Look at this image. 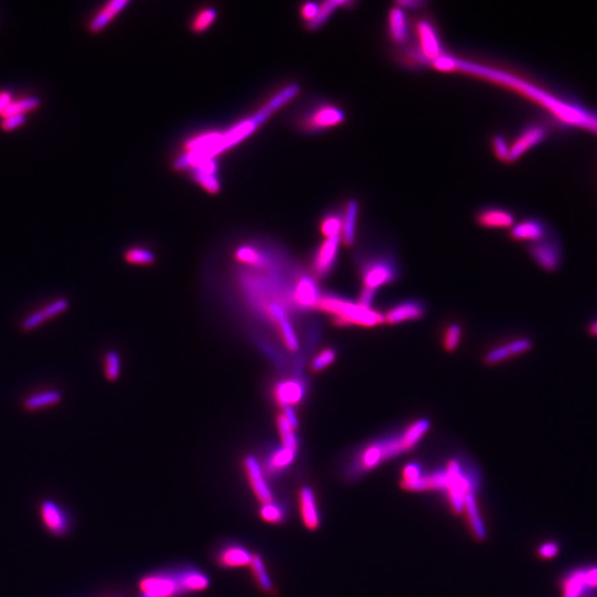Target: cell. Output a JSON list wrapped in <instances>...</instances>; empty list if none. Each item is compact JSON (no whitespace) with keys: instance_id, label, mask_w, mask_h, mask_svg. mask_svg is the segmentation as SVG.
Segmentation results:
<instances>
[{"instance_id":"11","label":"cell","mask_w":597,"mask_h":597,"mask_svg":"<svg viewBox=\"0 0 597 597\" xmlns=\"http://www.w3.org/2000/svg\"><path fill=\"white\" fill-rule=\"evenodd\" d=\"M547 136V128L542 125H532L523 130L520 135L510 145L509 159L508 162H515L529 149H532L536 144L541 143Z\"/></svg>"},{"instance_id":"17","label":"cell","mask_w":597,"mask_h":597,"mask_svg":"<svg viewBox=\"0 0 597 597\" xmlns=\"http://www.w3.org/2000/svg\"><path fill=\"white\" fill-rule=\"evenodd\" d=\"M299 507L301 519L308 530L314 531L320 526V513L316 504V494L310 487L305 486L299 492Z\"/></svg>"},{"instance_id":"53","label":"cell","mask_w":597,"mask_h":597,"mask_svg":"<svg viewBox=\"0 0 597 597\" xmlns=\"http://www.w3.org/2000/svg\"><path fill=\"white\" fill-rule=\"evenodd\" d=\"M422 5V1H401V3H397L398 7H401V8L404 9V10H405V9L406 8L415 9Z\"/></svg>"},{"instance_id":"37","label":"cell","mask_w":597,"mask_h":597,"mask_svg":"<svg viewBox=\"0 0 597 597\" xmlns=\"http://www.w3.org/2000/svg\"><path fill=\"white\" fill-rule=\"evenodd\" d=\"M343 217L339 215H329L324 218L321 223V233L325 238L339 237L342 235Z\"/></svg>"},{"instance_id":"48","label":"cell","mask_w":597,"mask_h":597,"mask_svg":"<svg viewBox=\"0 0 597 597\" xmlns=\"http://www.w3.org/2000/svg\"><path fill=\"white\" fill-rule=\"evenodd\" d=\"M559 553V545L554 542H547L539 547V555L542 559H552Z\"/></svg>"},{"instance_id":"44","label":"cell","mask_w":597,"mask_h":597,"mask_svg":"<svg viewBox=\"0 0 597 597\" xmlns=\"http://www.w3.org/2000/svg\"><path fill=\"white\" fill-rule=\"evenodd\" d=\"M456 57L449 56L447 53H443L430 64L438 71L456 72Z\"/></svg>"},{"instance_id":"15","label":"cell","mask_w":597,"mask_h":597,"mask_svg":"<svg viewBox=\"0 0 597 597\" xmlns=\"http://www.w3.org/2000/svg\"><path fill=\"white\" fill-rule=\"evenodd\" d=\"M562 597H583L589 591H593L587 575V568L570 570L561 582Z\"/></svg>"},{"instance_id":"32","label":"cell","mask_w":597,"mask_h":597,"mask_svg":"<svg viewBox=\"0 0 597 597\" xmlns=\"http://www.w3.org/2000/svg\"><path fill=\"white\" fill-rule=\"evenodd\" d=\"M348 5H351L350 1H341V0H330V1H325V3L320 5V8H318V15H316V18H314L312 22H309L307 26H308L310 29H316V28H318V27L322 26L324 22H327L332 13H334L337 8H340V7H346V6Z\"/></svg>"},{"instance_id":"43","label":"cell","mask_w":597,"mask_h":597,"mask_svg":"<svg viewBox=\"0 0 597 597\" xmlns=\"http://www.w3.org/2000/svg\"><path fill=\"white\" fill-rule=\"evenodd\" d=\"M237 260L244 265H259L263 263V258L259 252L253 248L242 247L236 251Z\"/></svg>"},{"instance_id":"49","label":"cell","mask_w":597,"mask_h":597,"mask_svg":"<svg viewBox=\"0 0 597 597\" xmlns=\"http://www.w3.org/2000/svg\"><path fill=\"white\" fill-rule=\"evenodd\" d=\"M318 8H320V5L316 3H307L303 5L302 8H301V15H302L303 19L307 20L308 24L312 22L318 15Z\"/></svg>"},{"instance_id":"22","label":"cell","mask_w":597,"mask_h":597,"mask_svg":"<svg viewBox=\"0 0 597 597\" xmlns=\"http://www.w3.org/2000/svg\"><path fill=\"white\" fill-rule=\"evenodd\" d=\"M510 235L515 240L533 242L536 244L545 239L547 229L541 221L529 219L513 226Z\"/></svg>"},{"instance_id":"3","label":"cell","mask_w":597,"mask_h":597,"mask_svg":"<svg viewBox=\"0 0 597 597\" xmlns=\"http://www.w3.org/2000/svg\"><path fill=\"white\" fill-rule=\"evenodd\" d=\"M300 91V87L297 84H291L284 90L280 91L274 98H271L270 101L267 103V105L263 106L260 111L258 112L257 115L249 117L240 124L234 126L228 132L221 135L219 140L216 142L215 145L208 149L207 151L202 152V153H187V154L178 159L174 163V168L176 170H184V168H191L193 165L205 159H214L218 154H221L229 147L236 145L239 142L242 141L244 138L250 135L259 125L263 124L265 119H268L271 115H274V112L289 102L291 98H295L297 93Z\"/></svg>"},{"instance_id":"9","label":"cell","mask_w":597,"mask_h":597,"mask_svg":"<svg viewBox=\"0 0 597 597\" xmlns=\"http://www.w3.org/2000/svg\"><path fill=\"white\" fill-rule=\"evenodd\" d=\"M345 119V113L342 109L335 105L318 106L305 119L304 126L307 130L320 131L341 124Z\"/></svg>"},{"instance_id":"8","label":"cell","mask_w":597,"mask_h":597,"mask_svg":"<svg viewBox=\"0 0 597 597\" xmlns=\"http://www.w3.org/2000/svg\"><path fill=\"white\" fill-rule=\"evenodd\" d=\"M244 473L247 475L250 488L258 501L263 504L274 502V494L267 482L260 462L255 456L249 455L244 459Z\"/></svg>"},{"instance_id":"14","label":"cell","mask_w":597,"mask_h":597,"mask_svg":"<svg viewBox=\"0 0 597 597\" xmlns=\"http://www.w3.org/2000/svg\"><path fill=\"white\" fill-rule=\"evenodd\" d=\"M40 515L45 528L56 536H64L69 529V520L56 502L45 500L40 507Z\"/></svg>"},{"instance_id":"38","label":"cell","mask_w":597,"mask_h":597,"mask_svg":"<svg viewBox=\"0 0 597 597\" xmlns=\"http://www.w3.org/2000/svg\"><path fill=\"white\" fill-rule=\"evenodd\" d=\"M193 176H194L195 181L202 187H204L210 194H217L218 191H221V184H219L215 174L194 170Z\"/></svg>"},{"instance_id":"13","label":"cell","mask_w":597,"mask_h":597,"mask_svg":"<svg viewBox=\"0 0 597 597\" xmlns=\"http://www.w3.org/2000/svg\"><path fill=\"white\" fill-rule=\"evenodd\" d=\"M69 307V301L66 299H58V300L45 305V308L40 309L39 311H36L29 316L24 318L22 324H20V327L24 332L35 331L36 329L41 327L43 323L49 321L51 318H56V316L66 312Z\"/></svg>"},{"instance_id":"2","label":"cell","mask_w":597,"mask_h":597,"mask_svg":"<svg viewBox=\"0 0 597 597\" xmlns=\"http://www.w3.org/2000/svg\"><path fill=\"white\" fill-rule=\"evenodd\" d=\"M430 428V422L427 418H420L411 422L408 427L401 430V433L383 437L373 441L358 451L348 466V473L350 477H358L363 473L374 469L382 462L392 459L394 457L411 450L420 443Z\"/></svg>"},{"instance_id":"25","label":"cell","mask_w":597,"mask_h":597,"mask_svg":"<svg viewBox=\"0 0 597 597\" xmlns=\"http://www.w3.org/2000/svg\"><path fill=\"white\" fill-rule=\"evenodd\" d=\"M253 554L240 545H229L221 550L218 562L223 568H236L250 566Z\"/></svg>"},{"instance_id":"20","label":"cell","mask_w":597,"mask_h":597,"mask_svg":"<svg viewBox=\"0 0 597 597\" xmlns=\"http://www.w3.org/2000/svg\"><path fill=\"white\" fill-rule=\"evenodd\" d=\"M304 385L301 381L297 380L283 381L274 388V398L282 408L300 403L304 397Z\"/></svg>"},{"instance_id":"51","label":"cell","mask_w":597,"mask_h":597,"mask_svg":"<svg viewBox=\"0 0 597 597\" xmlns=\"http://www.w3.org/2000/svg\"><path fill=\"white\" fill-rule=\"evenodd\" d=\"M281 415L283 416L284 420H287L288 424L290 425V427L292 429H297L299 420H297V414H295L293 406L283 407V411H282Z\"/></svg>"},{"instance_id":"55","label":"cell","mask_w":597,"mask_h":597,"mask_svg":"<svg viewBox=\"0 0 597 597\" xmlns=\"http://www.w3.org/2000/svg\"><path fill=\"white\" fill-rule=\"evenodd\" d=\"M117 597H121V596H117Z\"/></svg>"},{"instance_id":"36","label":"cell","mask_w":597,"mask_h":597,"mask_svg":"<svg viewBox=\"0 0 597 597\" xmlns=\"http://www.w3.org/2000/svg\"><path fill=\"white\" fill-rule=\"evenodd\" d=\"M121 373V361L115 351H110L104 358V374L110 382H115Z\"/></svg>"},{"instance_id":"26","label":"cell","mask_w":597,"mask_h":597,"mask_svg":"<svg viewBox=\"0 0 597 597\" xmlns=\"http://www.w3.org/2000/svg\"><path fill=\"white\" fill-rule=\"evenodd\" d=\"M64 395L58 390H49L40 393L28 396L22 401V408L24 411L34 413V411H41V409L49 408V407L57 406L61 403Z\"/></svg>"},{"instance_id":"6","label":"cell","mask_w":597,"mask_h":597,"mask_svg":"<svg viewBox=\"0 0 597 597\" xmlns=\"http://www.w3.org/2000/svg\"><path fill=\"white\" fill-rule=\"evenodd\" d=\"M361 276L364 287L377 291L385 284L395 281L398 277V267L395 260L388 256L371 258L362 263Z\"/></svg>"},{"instance_id":"33","label":"cell","mask_w":597,"mask_h":597,"mask_svg":"<svg viewBox=\"0 0 597 597\" xmlns=\"http://www.w3.org/2000/svg\"><path fill=\"white\" fill-rule=\"evenodd\" d=\"M39 98L36 96H30V98H22L19 101L11 102L10 105L6 109L3 115L1 117H9V115H24L28 112L35 111L40 106Z\"/></svg>"},{"instance_id":"18","label":"cell","mask_w":597,"mask_h":597,"mask_svg":"<svg viewBox=\"0 0 597 597\" xmlns=\"http://www.w3.org/2000/svg\"><path fill=\"white\" fill-rule=\"evenodd\" d=\"M425 314V305L417 300L404 301L390 309L384 314L385 322L388 324H397L401 322L418 320Z\"/></svg>"},{"instance_id":"23","label":"cell","mask_w":597,"mask_h":597,"mask_svg":"<svg viewBox=\"0 0 597 597\" xmlns=\"http://www.w3.org/2000/svg\"><path fill=\"white\" fill-rule=\"evenodd\" d=\"M390 36L396 45H404L408 39L409 24L406 13L401 7H394L388 13Z\"/></svg>"},{"instance_id":"27","label":"cell","mask_w":597,"mask_h":597,"mask_svg":"<svg viewBox=\"0 0 597 597\" xmlns=\"http://www.w3.org/2000/svg\"><path fill=\"white\" fill-rule=\"evenodd\" d=\"M128 5V0H112L108 5L91 20L89 29L92 34L102 31L110 22L122 11L125 6Z\"/></svg>"},{"instance_id":"30","label":"cell","mask_w":597,"mask_h":597,"mask_svg":"<svg viewBox=\"0 0 597 597\" xmlns=\"http://www.w3.org/2000/svg\"><path fill=\"white\" fill-rule=\"evenodd\" d=\"M297 454V450H295V449L281 446V448L277 449L269 457L267 467L272 473H278V471L287 469L288 467L291 466L292 462H295Z\"/></svg>"},{"instance_id":"1","label":"cell","mask_w":597,"mask_h":597,"mask_svg":"<svg viewBox=\"0 0 597 597\" xmlns=\"http://www.w3.org/2000/svg\"><path fill=\"white\" fill-rule=\"evenodd\" d=\"M456 72H462L466 75L486 79L490 82L511 89L521 96H526L539 104L563 123L575 125V126L597 133V115L582 109L580 106L566 103L560 98H555L551 93L536 87L533 83L528 82L526 80L511 75L509 72L501 71L489 66L466 61L458 58L456 59Z\"/></svg>"},{"instance_id":"52","label":"cell","mask_w":597,"mask_h":597,"mask_svg":"<svg viewBox=\"0 0 597 597\" xmlns=\"http://www.w3.org/2000/svg\"><path fill=\"white\" fill-rule=\"evenodd\" d=\"M11 102H13V98H11L10 93H0V115H3V112L10 105Z\"/></svg>"},{"instance_id":"39","label":"cell","mask_w":597,"mask_h":597,"mask_svg":"<svg viewBox=\"0 0 597 597\" xmlns=\"http://www.w3.org/2000/svg\"><path fill=\"white\" fill-rule=\"evenodd\" d=\"M216 10L214 8H206L200 13H197L194 20L191 22V29L195 32H202L207 29L208 27L215 22Z\"/></svg>"},{"instance_id":"28","label":"cell","mask_w":597,"mask_h":597,"mask_svg":"<svg viewBox=\"0 0 597 597\" xmlns=\"http://www.w3.org/2000/svg\"><path fill=\"white\" fill-rule=\"evenodd\" d=\"M358 217V204L355 199L348 202L343 215L342 238L343 244L351 247L355 242L356 223Z\"/></svg>"},{"instance_id":"35","label":"cell","mask_w":597,"mask_h":597,"mask_svg":"<svg viewBox=\"0 0 597 597\" xmlns=\"http://www.w3.org/2000/svg\"><path fill=\"white\" fill-rule=\"evenodd\" d=\"M125 260L131 265H149L155 261V256L144 248H131L125 252Z\"/></svg>"},{"instance_id":"45","label":"cell","mask_w":597,"mask_h":597,"mask_svg":"<svg viewBox=\"0 0 597 597\" xmlns=\"http://www.w3.org/2000/svg\"><path fill=\"white\" fill-rule=\"evenodd\" d=\"M492 147H494V154L498 159L508 162L510 145L506 141V138L500 135L494 136V140H492Z\"/></svg>"},{"instance_id":"34","label":"cell","mask_w":597,"mask_h":597,"mask_svg":"<svg viewBox=\"0 0 597 597\" xmlns=\"http://www.w3.org/2000/svg\"><path fill=\"white\" fill-rule=\"evenodd\" d=\"M277 425H278L279 435L281 438L282 446L297 450L299 449V441H297L295 429L290 427V425L288 424L287 420H284L282 415H279L277 417Z\"/></svg>"},{"instance_id":"54","label":"cell","mask_w":597,"mask_h":597,"mask_svg":"<svg viewBox=\"0 0 597 597\" xmlns=\"http://www.w3.org/2000/svg\"><path fill=\"white\" fill-rule=\"evenodd\" d=\"M589 334L593 335V337H597V320L592 322V324L589 325Z\"/></svg>"},{"instance_id":"31","label":"cell","mask_w":597,"mask_h":597,"mask_svg":"<svg viewBox=\"0 0 597 597\" xmlns=\"http://www.w3.org/2000/svg\"><path fill=\"white\" fill-rule=\"evenodd\" d=\"M250 568H251L252 574L255 576L256 582L263 592H274V583L271 581L267 566L260 555L253 554Z\"/></svg>"},{"instance_id":"12","label":"cell","mask_w":597,"mask_h":597,"mask_svg":"<svg viewBox=\"0 0 597 597\" xmlns=\"http://www.w3.org/2000/svg\"><path fill=\"white\" fill-rule=\"evenodd\" d=\"M531 256L542 269L547 271H554L560 267L562 253L560 247L555 242H549L544 239L542 242L532 244L530 249Z\"/></svg>"},{"instance_id":"5","label":"cell","mask_w":597,"mask_h":597,"mask_svg":"<svg viewBox=\"0 0 597 597\" xmlns=\"http://www.w3.org/2000/svg\"><path fill=\"white\" fill-rule=\"evenodd\" d=\"M185 570L178 573L152 574L145 576L138 584V597H178L187 594Z\"/></svg>"},{"instance_id":"40","label":"cell","mask_w":597,"mask_h":597,"mask_svg":"<svg viewBox=\"0 0 597 597\" xmlns=\"http://www.w3.org/2000/svg\"><path fill=\"white\" fill-rule=\"evenodd\" d=\"M462 330L459 324H450L443 334V348L448 352L456 350L462 340Z\"/></svg>"},{"instance_id":"41","label":"cell","mask_w":597,"mask_h":597,"mask_svg":"<svg viewBox=\"0 0 597 597\" xmlns=\"http://www.w3.org/2000/svg\"><path fill=\"white\" fill-rule=\"evenodd\" d=\"M260 517L265 522L279 523L284 519L282 508L274 502L263 504L260 508Z\"/></svg>"},{"instance_id":"7","label":"cell","mask_w":597,"mask_h":597,"mask_svg":"<svg viewBox=\"0 0 597 597\" xmlns=\"http://www.w3.org/2000/svg\"><path fill=\"white\" fill-rule=\"evenodd\" d=\"M416 34L418 39L417 51L420 52L426 64H432L434 60L445 53L439 36L432 22L426 19L420 20L416 24Z\"/></svg>"},{"instance_id":"46","label":"cell","mask_w":597,"mask_h":597,"mask_svg":"<svg viewBox=\"0 0 597 597\" xmlns=\"http://www.w3.org/2000/svg\"><path fill=\"white\" fill-rule=\"evenodd\" d=\"M24 122H26V115H9V117H3L1 128H3V131H5V132H11V131H15L17 130V128H20Z\"/></svg>"},{"instance_id":"21","label":"cell","mask_w":597,"mask_h":597,"mask_svg":"<svg viewBox=\"0 0 597 597\" xmlns=\"http://www.w3.org/2000/svg\"><path fill=\"white\" fill-rule=\"evenodd\" d=\"M320 297L318 284L310 277H302L295 284L293 300L303 309L316 308Z\"/></svg>"},{"instance_id":"29","label":"cell","mask_w":597,"mask_h":597,"mask_svg":"<svg viewBox=\"0 0 597 597\" xmlns=\"http://www.w3.org/2000/svg\"><path fill=\"white\" fill-rule=\"evenodd\" d=\"M464 513L467 515L469 521L470 529L473 531L477 539H485L486 538V529L481 519L480 513L478 509L477 501H476L475 492H470L466 500H464Z\"/></svg>"},{"instance_id":"16","label":"cell","mask_w":597,"mask_h":597,"mask_svg":"<svg viewBox=\"0 0 597 597\" xmlns=\"http://www.w3.org/2000/svg\"><path fill=\"white\" fill-rule=\"evenodd\" d=\"M267 312L278 325L279 332L281 334L282 340H283L286 346L290 351L299 350V340H297V334H295L291 322H290L289 318H288L287 314L281 305L278 304V303H270L267 308Z\"/></svg>"},{"instance_id":"24","label":"cell","mask_w":597,"mask_h":597,"mask_svg":"<svg viewBox=\"0 0 597 597\" xmlns=\"http://www.w3.org/2000/svg\"><path fill=\"white\" fill-rule=\"evenodd\" d=\"M477 223L485 228H509L515 223V217L501 208H487L478 214Z\"/></svg>"},{"instance_id":"47","label":"cell","mask_w":597,"mask_h":597,"mask_svg":"<svg viewBox=\"0 0 597 597\" xmlns=\"http://www.w3.org/2000/svg\"><path fill=\"white\" fill-rule=\"evenodd\" d=\"M422 475V469L417 464H408L403 470V480L401 482L416 480Z\"/></svg>"},{"instance_id":"4","label":"cell","mask_w":597,"mask_h":597,"mask_svg":"<svg viewBox=\"0 0 597 597\" xmlns=\"http://www.w3.org/2000/svg\"><path fill=\"white\" fill-rule=\"evenodd\" d=\"M316 309L330 314L335 325L341 327H373L385 322L384 314L378 311L334 295H321Z\"/></svg>"},{"instance_id":"19","label":"cell","mask_w":597,"mask_h":597,"mask_svg":"<svg viewBox=\"0 0 597 597\" xmlns=\"http://www.w3.org/2000/svg\"><path fill=\"white\" fill-rule=\"evenodd\" d=\"M531 348H532V342L529 339H517L491 350L487 354L485 361L487 364L501 363L509 358L526 353Z\"/></svg>"},{"instance_id":"42","label":"cell","mask_w":597,"mask_h":597,"mask_svg":"<svg viewBox=\"0 0 597 597\" xmlns=\"http://www.w3.org/2000/svg\"><path fill=\"white\" fill-rule=\"evenodd\" d=\"M335 358H337V353H335L334 350H332V348H325V350L321 351L316 358L312 360V363H311V369L312 371H323L324 369H327V367H330L333 362L335 361Z\"/></svg>"},{"instance_id":"10","label":"cell","mask_w":597,"mask_h":597,"mask_svg":"<svg viewBox=\"0 0 597 597\" xmlns=\"http://www.w3.org/2000/svg\"><path fill=\"white\" fill-rule=\"evenodd\" d=\"M341 242H342L341 236L331 237V238H325L321 246L318 247L314 259V271L316 277L327 276L333 269L337 263Z\"/></svg>"},{"instance_id":"50","label":"cell","mask_w":597,"mask_h":597,"mask_svg":"<svg viewBox=\"0 0 597 597\" xmlns=\"http://www.w3.org/2000/svg\"><path fill=\"white\" fill-rule=\"evenodd\" d=\"M376 292V290L364 287L363 290H362L361 295H360V297H358V302L360 303V304L364 305V307L371 308V303L374 301Z\"/></svg>"}]
</instances>
